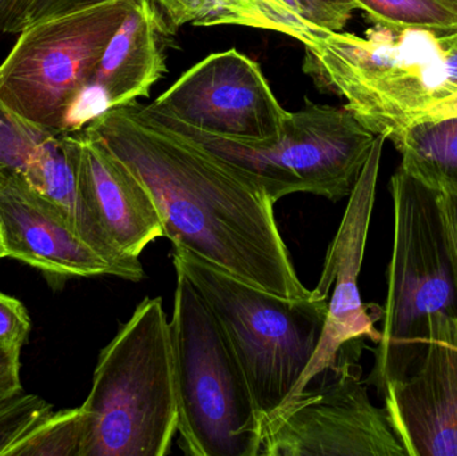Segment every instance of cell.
Returning <instances> with one entry per match:
<instances>
[{"mask_svg": "<svg viewBox=\"0 0 457 456\" xmlns=\"http://www.w3.org/2000/svg\"><path fill=\"white\" fill-rule=\"evenodd\" d=\"M83 129L149 190L174 246L269 294L311 296L277 227L276 203L254 176L154 120L138 101Z\"/></svg>", "mask_w": 457, "mask_h": 456, "instance_id": "6da1fadb", "label": "cell"}, {"mask_svg": "<svg viewBox=\"0 0 457 456\" xmlns=\"http://www.w3.org/2000/svg\"><path fill=\"white\" fill-rule=\"evenodd\" d=\"M445 35L427 29L375 26L367 37L325 31L305 47L303 71L376 136L396 141L432 104L455 93Z\"/></svg>", "mask_w": 457, "mask_h": 456, "instance_id": "7a4b0ae2", "label": "cell"}, {"mask_svg": "<svg viewBox=\"0 0 457 456\" xmlns=\"http://www.w3.org/2000/svg\"><path fill=\"white\" fill-rule=\"evenodd\" d=\"M90 420L85 456H165L179 426L169 320L146 297L102 350L82 404Z\"/></svg>", "mask_w": 457, "mask_h": 456, "instance_id": "3957f363", "label": "cell"}, {"mask_svg": "<svg viewBox=\"0 0 457 456\" xmlns=\"http://www.w3.org/2000/svg\"><path fill=\"white\" fill-rule=\"evenodd\" d=\"M395 235L388 267V297L375 366L367 379L383 396L386 386L407 377L427 351L429 323L457 318L453 264L445 240L439 192L397 168L389 182Z\"/></svg>", "mask_w": 457, "mask_h": 456, "instance_id": "277c9868", "label": "cell"}, {"mask_svg": "<svg viewBox=\"0 0 457 456\" xmlns=\"http://www.w3.org/2000/svg\"><path fill=\"white\" fill-rule=\"evenodd\" d=\"M173 262L224 329L260 419L273 414L292 395L319 347L329 300L269 294L179 246Z\"/></svg>", "mask_w": 457, "mask_h": 456, "instance_id": "5b68a950", "label": "cell"}, {"mask_svg": "<svg viewBox=\"0 0 457 456\" xmlns=\"http://www.w3.org/2000/svg\"><path fill=\"white\" fill-rule=\"evenodd\" d=\"M169 332L182 452L258 456L261 419L244 369L216 316L179 272Z\"/></svg>", "mask_w": 457, "mask_h": 456, "instance_id": "8992f818", "label": "cell"}, {"mask_svg": "<svg viewBox=\"0 0 457 456\" xmlns=\"http://www.w3.org/2000/svg\"><path fill=\"white\" fill-rule=\"evenodd\" d=\"M136 0H107L19 34L0 64V101L31 125L71 133L99 61Z\"/></svg>", "mask_w": 457, "mask_h": 456, "instance_id": "52a82bcc", "label": "cell"}, {"mask_svg": "<svg viewBox=\"0 0 457 456\" xmlns=\"http://www.w3.org/2000/svg\"><path fill=\"white\" fill-rule=\"evenodd\" d=\"M160 120L254 176L274 203L301 192L335 203L349 197L378 137L345 106L311 101L289 112L278 144L260 149Z\"/></svg>", "mask_w": 457, "mask_h": 456, "instance_id": "ba28073f", "label": "cell"}, {"mask_svg": "<svg viewBox=\"0 0 457 456\" xmlns=\"http://www.w3.org/2000/svg\"><path fill=\"white\" fill-rule=\"evenodd\" d=\"M364 347L345 345L329 383L290 396L261 420L258 456H407L386 410L368 395L359 364Z\"/></svg>", "mask_w": 457, "mask_h": 456, "instance_id": "9c48e42d", "label": "cell"}, {"mask_svg": "<svg viewBox=\"0 0 457 456\" xmlns=\"http://www.w3.org/2000/svg\"><path fill=\"white\" fill-rule=\"evenodd\" d=\"M147 107L193 130L255 149L278 144L290 112L257 62L236 48L206 56Z\"/></svg>", "mask_w": 457, "mask_h": 456, "instance_id": "30bf717a", "label": "cell"}, {"mask_svg": "<svg viewBox=\"0 0 457 456\" xmlns=\"http://www.w3.org/2000/svg\"><path fill=\"white\" fill-rule=\"evenodd\" d=\"M386 141V137H376L370 157L348 197L343 221L328 249L321 278L311 291L313 299L329 300L327 320L319 347L290 396L303 393L320 375L332 371L345 345L365 339L375 344L380 342L381 332L376 328V323L383 319L384 310L362 303L359 276Z\"/></svg>", "mask_w": 457, "mask_h": 456, "instance_id": "8fae6325", "label": "cell"}, {"mask_svg": "<svg viewBox=\"0 0 457 456\" xmlns=\"http://www.w3.org/2000/svg\"><path fill=\"white\" fill-rule=\"evenodd\" d=\"M383 398L407 456H457V318L431 319L420 363Z\"/></svg>", "mask_w": 457, "mask_h": 456, "instance_id": "7c38bea8", "label": "cell"}, {"mask_svg": "<svg viewBox=\"0 0 457 456\" xmlns=\"http://www.w3.org/2000/svg\"><path fill=\"white\" fill-rule=\"evenodd\" d=\"M174 35L154 0H136L99 61L72 118L71 133L106 110L150 96L153 86L168 72L166 54Z\"/></svg>", "mask_w": 457, "mask_h": 456, "instance_id": "4fadbf2b", "label": "cell"}, {"mask_svg": "<svg viewBox=\"0 0 457 456\" xmlns=\"http://www.w3.org/2000/svg\"><path fill=\"white\" fill-rule=\"evenodd\" d=\"M0 241L4 257L50 275L114 276L112 265L21 179L0 187Z\"/></svg>", "mask_w": 457, "mask_h": 456, "instance_id": "5bb4252c", "label": "cell"}, {"mask_svg": "<svg viewBox=\"0 0 457 456\" xmlns=\"http://www.w3.org/2000/svg\"><path fill=\"white\" fill-rule=\"evenodd\" d=\"M78 133L86 198L118 251L138 259L155 238L165 237L157 206L149 190L104 142L85 129Z\"/></svg>", "mask_w": 457, "mask_h": 456, "instance_id": "9a60e30c", "label": "cell"}, {"mask_svg": "<svg viewBox=\"0 0 457 456\" xmlns=\"http://www.w3.org/2000/svg\"><path fill=\"white\" fill-rule=\"evenodd\" d=\"M79 133H56L48 139L23 182L47 201L70 227L129 281L145 278L139 259L125 256L110 240L91 209L79 178Z\"/></svg>", "mask_w": 457, "mask_h": 456, "instance_id": "2e32d148", "label": "cell"}, {"mask_svg": "<svg viewBox=\"0 0 457 456\" xmlns=\"http://www.w3.org/2000/svg\"><path fill=\"white\" fill-rule=\"evenodd\" d=\"M405 171L435 192L457 197V117L413 123L394 141Z\"/></svg>", "mask_w": 457, "mask_h": 456, "instance_id": "e0dca14e", "label": "cell"}, {"mask_svg": "<svg viewBox=\"0 0 457 456\" xmlns=\"http://www.w3.org/2000/svg\"><path fill=\"white\" fill-rule=\"evenodd\" d=\"M90 420L82 406L50 411L21 436L7 456H85Z\"/></svg>", "mask_w": 457, "mask_h": 456, "instance_id": "ac0fdd59", "label": "cell"}, {"mask_svg": "<svg viewBox=\"0 0 457 456\" xmlns=\"http://www.w3.org/2000/svg\"><path fill=\"white\" fill-rule=\"evenodd\" d=\"M375 26L386 29H432L440 34L457 31L456 0H356Z\"/></svg>", "mask_w": 457, "mask_h": 456, "instance_id": "d6986e66", "label": "cell"}, {"mask_svg": "<svg viewBox=\"0 0 457 456\" xmlns=\"http://www.w3.org/2000/svg\"><path fill=\"white\" fill-rule=\"evenodd\" d=\"M56 133L42 130L0 101V187L21 179Z\"/></svg>", "mask_w": 457, "mask_h": 456, "instance_id": "ffe728a7", "label": "cell"}, {"mask_svg": "<svg viewBox=\"0 0 457 456\" xmlns=\"http://www.w3.org/2000/svg\"><path fill=\"white\" fill-rule=\"evenodd\" d=\"M107 0H0V32L21 34L26 29Z\"/></svg>", "mask_w": 457, "mask_h": 456, "instance_id": "44dd1931", "label": "cell"}, {"mask_svg": "<svg viewBox=\"0 0 457 456\" xmlns=\"http://www.w3.org/2000/svg\"><path fill=\"white\" fill-rule=\"evenodd\" d=\"M50 411L51 404L23 391L0 402V456H7L11 447Z\"/></svg>", "mask_w": 457, "mask_h": 456, "instance_id": "7402d4cb", "label": "cell"}, {"mask_svg": "<svg viewBox=\"0 0 457 456\" xmlns=\"http://www.w3.org/2000/svg\"><path fill=\"white\" fill-rule=\"evenodd\" d=\"M171 29L177 32L185 24L219 26L228 0H154Z\"/></svg>", "mask_w": 457, "mask_h": 456, "instance_id": "603a6c76", "label": "cell"}, {"mask_svg": "<svg viewBox=\"0 0 457 456\" xmlns=\"http://www.w3.org/2000/svg\"><path fill=\"white\" fill-rule=\"evenodd\" d=\"M303 19L322 31H341L360 10L356 0H295Z\"/></svg>", "mask_w": 457, "mask_h": 456, "instance_id": "cb8c5ba5", "label": "cell"}, {"mask_svg": "<svg viewBox=\"0 0 457 456\" xmlns=\"http://www.w3.org/2000/svg\"><path fill=\"white\" fill-rule=\"evenodd\" d=\"M31 331L29 313L19 300L0 292V347L19 351Z\"/></svg>", "mask_w": 457, "mask_h": 456, "instance_id": "d4e9b609", "label": "cell"}, {"mask_svg": "<svg viewBox=\"0 0 457 456\" xmlns=\"http://www.w3.org/2000/svg\"><path fill=\"white\" fill-rule=\"evenodd\" d=\"M440 213L445 227V240L453 264L457 296V197L448 193L439 192Z\"/></svg>", "mask_w": 457, "mask_h": 456, "instance_id": "484cf974", "label": "cell"}, {"mask_svg": "<svg viewBox=\"0 0 457 456\" xmlns=\"http://www.w3.org/2000/svg\"><path fill=\"white\" fill-rule=\"evenodd\" d=\"M21 391V352L0 347V402Z\"/></svg>", "mask_w": 457, "mask_h": 456, "instance_id": "4316f807", "label": "cell"}, {"mask_svg": "<svg viewBox=\"0 0 457 456\" xmlns=\"http://www.w3.org/2000/svg\"><path fill=\"white\" fill-rule=\"evenodd\" d=\"M457 117V91L445 96L442 101L432 104L431 106L424 109L418 117L413 120V123L428 122V120H448V118Z\"/></svg>", "mask_w": 457, "mask_h": 456, "instance_id": "83f0119b", "label": "cell"}, {"mask_svg": "<svg viewBox=\"0 0 457 456\" xmlns=\"http://www.w3.org/2000/svg\"><path fill=\"white\" fill-rule=\"evenodd\" d=\"M447 43V64L451 80L457 88V31L445 35Z\"/></svg>", "mask_w": 457, "mask_h": 456, "instance_id": "f1b7e54d", "label": "cell"}, {"mask_svg": "<svg viewBox=\"0 0 457 456\" xmlns=\"http://www.w3.org/2000/svg\"><path fill=\"white\" fill-rule=\"evenodd\" d=\"M3 257H4V254H3L2 241H0V259H3Z\"/></svg>", "mask_w": 457, "mask_h": 456, "instance_id": "f546056e", "label": "cell"}, {"mask_svg": "<svg viewBox=\"0 0 457 456\" xmlns=\"http://www.w3.org/2000/svg\"><path fill=\"white\" fill-rule=\"evenodd\" d=\"M456 2H457V0H456Z\"/></svg>", "mask_w": 457, "mask_h": 456, "instance_id": "4dcf8cb0", "label": "cell"}]
</instances>
